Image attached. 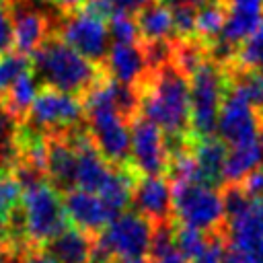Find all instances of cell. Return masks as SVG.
Returning a JSON list of instances; mask_svg holds the SVG:
<instances>
[{
	"label": "cell",
	"mask_w": 263,
	"mask_h": 263,
	"mask_svg": "<svg viewBox=\"0 0 263 263\" xmlns=\"http://www.w3.org/2000/svg\"><path fill=\"white\" fill-rule=\"evenodd\" d=\"M140 115L164 134L166 146L193 140L189 78L173 62L150 72L140 86Z\"/></svg>",
	"instance_id": "cell-1"
},
{
	"label": "cell",
	"mask_w": 263,
	"mask_h": 263,
	"mask_svg": "<svg viewBox=\"0 0 263 263\" xmlns=\"http://www.w3.org/2000/svg\"><path fill=\"white\" fill-rule=\"evenodd\" d=\"M31 72L41 86L80 99L107 78L101 66L72 49L55 31L31 53Z\"/></svg>",
	"instance_id": "cell-2"
},
{
	"label": "cell",
	"mask_w": 263,
	"mask_h": 263,
	"mask_svg": "<svg viewBox=\"0 0 263 263\" xmlns=\"http://www.w3.org/2000/svg\"><path fill=\"white\" fill-rule=\"evenodd\" d=\"M82 103L84 125L101 156L113 166L129 164V123L113 107L109 78L101 80L88 95H84Z\"/></svg>",
	"instance_id": "cell-3"
},
{
	"label": "cell",
	"mask_w": 263,
	"mask_h": 263,
	"mask_svg": "<svg viewBox=\"0 0 263 263\" xmlns=\"http://www.w3.org/2000/svg\"><path fill=\"white\" fill-rule=\"evenodd\" d=\"M154 224L138 212L115 216L99 234L90 263H111V259H140L150 253Z\"/></svg>",
	"instance_id": "cell-4"
},
{
	"label": "cell",
	"mask_w": 263,
	"mask_h": 263,
	"mask_svg": "<svg viewBox=\"0 0 263 263\" xmlns=\"http://www.w3.org/2000/svg\"><path fill=\"white\" fill-rule=\"evenodd\" d=\"M226 88H228V80L224 68L210 58L189 76L193 140H205L216 136L218 115L222 101L226 97Z\"/></svg>",
	"instance_id": "cell-5"
},
{
	"label": "cell",
	"mask_w": 263,
	"mask_h": 263,
	"mask_svg": "<svg viewBox=\"0 0 263 263\" xmlns=\"http://www.w3.org/2000/svg\"><path fill=\"white\" fill-rule=\"evenodd\" d=\"M18 210L23 216L25 236L33 247L45 245L70 226L64 210V197L49 181L23 191Z\"/></svg>",
	"instance_id": "cell-6"
},
{
	"label": "cell",
	"mask_w": 263,
	"mask_h": 263,
	"mask_svg": "<svg viewBox=\"0 0 263 263\" xmlns=\"http://www.w3.org/2000/svg\"><path fill=\"white\" fill-rule=\"evenodd\" d=\"M173 218L179 226L203 234L226 232L222 191L199 183L173 185Z\"/></svg>",
	"instance_id": "cell-7"
},
{
	"label": "cell",
	"mask_w": 263,
	"mask_h": 263,
	"mask_svg": "<svg viewBox=\"0 0 263 263\" xmlns=\"http://www.w3.org/2000/svg\"><path fill=\"white\" fill-rule=\"evenodd\" d=\"M41 134H60L84 125V103L80 97L41 86L25 121Z\"/></svg>",
	"instance_id": "cell-8"
},
{
	"label": "cell",
	"mask_w": 263,
	"mask_h": 263,
	"mask_svg": "<svg viewBox=\"0 0 263 263\" xmlns=\"http://www.w3.org/2000/svg\"><path fill=\"white\" fill-rule=\"evenodd\" d=\"M58 35L92 64L101 68L105 66L111 47V37H109L107 21H103L101 16H95L86 10H76L72 14H66L58 27Z\"/></svg>",
	"instance_id": "cell-9"
},
{
	"label": "cell",
	"mask_w": 263,
	"mask_h": 263,
	"mask_svg": "<svg viewBox=\"0 0 263 263\" xmlns=\"http://www.w3.org/2000/svg\"><path fill=\"white\" fill-rule=\"evenodd\" d=\"M129 164L140 177H166L168 171V146L164 134L142 115L129 125Z\"/></svg>",
	"instance_id": "cell-10"
},
{
	"label": "cell",
	"mask_w": 263,
	"mask_h": 263,
	"mask_svg": "<svg viewBox=\"0 0 263 263\" xmlns=\"http://www.w3.org/2000/svg\"><path fill=\"white\" fill-rule=\"evenodd\" d=\"M263 127V115L257 113L238 92L226 88V97L220 107L216 134L226 148H238L255 144Z\"/></svg>",
	"instance_id": "cell-11"
},
{
	"label": "cell",
	"mask_w": 263,
	"mask_h": 263,
	"mask_svg": "<svg viewBox=\"0 0 263 263\" xmlns=\"http://www.w3.org/2000/svg\"><path fill=\"white\" fill-rule=\"evenodd\" d=\"M10 21H12V39L14 49L31 55L55 29L51 18L35 6L31 0H8Z\"/></svg>",
	"instance_id": "cell-12"
},
{
	"label": "cell",
	"mask_w": 263,
	"mask_h": 263,
	"mask_svg": "<svg viewBox=\"0 0 263 263\" xmlns=\"http://www.w3.org/2000/svg\"><path fill=\"white\" fill-rule=\"evenodd\" d=\"M132 208L154 226L175 222L173 218V183L160 177H138L132 191Z\"/></svg>",
	"instance_id": "cell-13"
},
{
	"label": "cell",
	"mask_w": 263,
	"mask_h": 263,
	"mask_svg": "<svg viewBox=\"0 0 263 263\" xmlns=\"http://www.w3.org/2000/svg\"><path fill=\"white\" fill-rule=\"evenodd\" d=\"M103 70L111 80L136 88H140L152 72L142 43H111Z\"/></svg>",
	"instance_id": "cell-14"
},
{
	"label": "cell",
	"mask_w": 263,
	"mask_h": 263,
	"mask_svg": "<svg viewBox=\"0 0 263 263\" xmlns=\"http://www.w3.org/2000/svg\"><path fill=\"white\" fill-rule=\"evenodd\" d=\"M64 210L72 226L90 234H99L115 218L113 212L97 193L82 189H72L64 193Z\"/></svg>",
	"instance_id": "cell-15"
},
{
	"label": "cell",
	"mask_w": 263,
	"mask_h": 263,
	"mask_svg": "<svg viewBox=\"0 0 263 263\" xmlns=\"http://www.w3.org/2000/svg\"><path fill=\"white\" fill-rule=\"evenodd\" d=\"M47 154H45V175L47 181L60 191L68 193L76 189V166L78 156L70 144L66 132L47 134Z\"/></svg>",
	"instance_id": "cell-16"
},
{
	"label": "cell",
	"mask_w": 263,
	"mask_h": 263,
	"mask_svg": "<svg viewBox=\"0 0 263 263\" xmlns=\"http://www.w3.org/2000/svg\"><path fill=\"white\" fill-rule=\"evenodd\" d=\"M97 234L84 232L76 226H68L58 236L41 245V249L58 263H90L95 253Z\"/></svg>",
	"instance_id": "cell-17"
},
{
	"label": "cell",
	"mask_w": 263,
	"mask_h": 263,
	"mask_svg": "<svg viewBox=\"0 0 263 263\" xmlns=\"http://www.w3.org/2000/svg\"><path fill=\"white\" fill-rule=\"evenodd\" d=\"M263 25V4H230L224 29L216 41H222L234 49L240 47Z\"/></svg>",
	"instance_id": "cell-18"
},
{
	"label": "cell",
	"mask_w": 263,
	"mask_h": 263,
	"mask_svg": "<svg viewBox=\"0 0 263 263\" xmlns=\"http://www.w3.org/2000/svg\"><path fill=\"white\" fill-rule=\"evenodd\" d=\"M41 90L39 80L33 76V72L23 74L16 82H12L2 95H0V107L4 111V115L14 123L21 125L27 121L29 111L37 99Z\"/></svg>",
	"instance_id": "cell-19"
},
{
	"label": "cell",
	"mask_w": 263,
	"mask_h": 263,
	"mask_svg": "<svg viewBox=\"0 0 263 263\" xmlns=\"http://www.w3.org/2000/svg\"><path fill=\"white\" fill-rule=\"evenodd\" d=\"M228 148L220 138L193 140V156L201 175V183L208 187L220 189L224 185V164H226Z\"/></svg>",
	"instance_id": "cell-20"
},
{
	"label": "cell",
	"mask_w": 263,
	"mask_h": 263,
	"mask_svg": "<svg viewBox=\"0 0 263 263\" xmlns=\"http://www.w3.org/2000/svg\"><path fill=\"white\" fill-rule=\"evenodd\" d=\"M136 23L140 29V37L144 43L152 41H168L175 39L173 33V14L166 2L154 0L146 8L136 14Z\"/></svg>",
	"instance_id": "cell-21"
},
{
	"label": "cell",
	"mask_w": 263,
	"mask_h": 263,
	"mask_svg": "<svg viewBox=\"0 0 263 263\" xmlns=\"http://www.w3.org/2000/svg\"><path fill=\"white\" fill-rule=\"evenodd\" d=\"M230 4L226 0H208L203 6L197 8L195 18V39H199L203 45H212L226 23Z\"/></svg>",
	"instance_id": "cell-22"
},
{
	"label": "cell",
	"mask_w": 263,
	"mask_h": 263,
	"mask_svg": "<svg viewBox=\"0 0 263 263\" xmlns=\"http://www.w3.org/2000/svg\"><path fill=\"white\" fill-rule=\"evenodd\" d=\"M261 164V148L259 140L255 144L228 148L226 164H224V185L226 183H240L251 171Z\"/></svg>",
	"instance_id": "cell-23"
},
{
	"label": "cell",
	"mask_w": 263,
	"mask_h": 263,
	"mask_svg": "<svg viewBox=\"0 0 263 263\" xmlns=\"http://www.w3.org/2000/svg\"><path fill=\"white\" fill-rule=\"evenodd\" d=\"M150 2H154V0H88L80 10H86L95 16H101L103 21H107L111 16H117V14L136 16Z\"/></svg>",
	"instance_id": "cell-24"
},
{
	"label": "cell",
	"mask_w": 263,
	"mask_h": 263,
	"mask_svg": "<svg viewBox=\"0 0 263 263\" xmlns=\"http://www.w3.org/2000/svg\"><path fill=\"white\" fill-rule=\"evenodd\" d=\"M175 240H177V251L181 253V257L187 259L189 263H197L201 259V255L205 253V249L212 240V234H203L199 230L177 226Z\"/></svg>",
	"instance_id": "cell-25"
},
{
	"label": "cell",
	"mask_w": 263,
	"mask_h": 263,
	"mask_svg": "<svg viewBox=\"0 0 263 263\" xmlns=\"http://www.w3.org/2000/svg\"><path fill=\"white\" fill-rule=\"evenodd\" d=\"M27 72H31V55H25L16 49L4 51L0 55V95Z\"/></svg>",
	"instance_id": "cell-26"
},
{
	"label": "cell",
	"mask_w": 263,
	"mask_h": 263,
	"mask_svg": "<svg viewBox=\"0 0 263 263\" xmlns=\"http://www.w3.org/2000/svg\"><path fill=\"white\" fill-rule=\"evenodd\" d=\"M234 62L242 68L257 70V72L263 74V25L247 41L240 43Z\"/></svg>",
	"instance_id": "cell-27"
},
{
	"label": "cell",
	"mask_w": 263,
	"mask_h": 263,
	"mask_svg": "<svg viewBox=\"0 0 263 263\" xmlns=\"http://www.w3.org/2000/svg\"><path fill=\"white\" fill-rule=\"evenodd\" d=\"M107 27H109V37L113 43H142L136 16H129V14L111 16Z\"/></svg>",
	"instance_id": "cell-28"
},
{
	"label": "cell",
	"mask_w": 263,
	"mask_h": 263,
	"mask_svg": "<svg viewBox=\"0 0 263 263\" xmlns=\"http://www.w3.org/2000/svg\"><path fill=\"white\" fill-rule=\"evenodd\" d=\"M173 14V33L175 39H195V18L197 8L187 4H168Z\"/></svg>",
	"instance_id": "cell-29"
},
{
	"label": "cell",
	"mask_w": 263,
	"mask_h": 263,
	"mask_svg": "<svg viewBox=\"0 0 263 263\" xmlns=\"http://www.w3.org/2000/svg\"><path fill=\"white\" fill-rule=\"evenodd\" d=\"M18 199H21V187L16 185V181L8 171H2L0 173V218L8 216L10 210L18 203Z\"/></svg>",
	"instance_id": "cell-30"
},
{
	"label": "cell",
	"mask_w": 263,
	"mask_h": 263,
	"mask_svg": "<svg viewBox=\"0 0 263 263\" xmlns=\"http://www.w3.org/2000/svg\"><path fill=\"white\" fill-rule=\"evenodd\" d=\"M14 43L12 39V21H10V6L8 0H0V55L10 49Z\"/></svg>",
	"instance_id": "cell-31"
},
{
	"label": "cell",
	"mask_w": 263,
	"mask_h": 263,
	"mask_svg": "<svg viewBox=\"0 0 263 263\" xmlns=\"http://www.w3.org/2000/svg\"><path fill=\"white\" fill-rule=\"evenodd\" d=\"M238 185L251 199H263V164H259L255 171H251Z\"/></svg>",
	"instance_id": "cell-32"
},
{
	"label": "cell",
	"mask_w": 263,
	"mask_h": 263,
	"mask_svg": "<svg viewBox=\"0 0 263 263\" xmlns=\"http://www.w3.org/2000/svg\"><path fill=\"white\" fill-rule=\"evenodd\" d=\"M23 263H58V261L51 259L41 247H29L23 257Z\"/></svg>",
	"instance_id": "cell-33"
},
{
	"label": "cell",
	"mask_w": 263,
	"mask_h": 263,
	"mask_svg": "<svg viewBox=\"0 0 263 263\" xmlns=\"http://www.w3.org/2000/svg\"><path fill=\"white\" fill-rule=\"evenodd\" d=\"M47 2H51V4H55L58 8H60V12L66 16V14H72V12H76V10H80L88 0H47Z\"/></svg>",
	"instance_id": "cell-34"
},
{
	"label": "cell",
	"mask_w": 263,
	"mask_h": 263,
	"mask_svg": "<svg viewBox=\"0 0 263 263\" xmlns=\"http://www.w3.org/2000/svg\"><path fill=\"white\" fill-rule=\"evenodd\" d=\"M150 263H189V261L183 259L179 251H173V253L162 255V257H158V259H150Z\"/></svg>",
	"instance_id": "cell-35"
},
{
	"label": "cell",
	"mask_w": 263,
	"mask_h": 263,
	"mask_svg": "<svg viewBox=\"0 0 263 263\" xmlns=\"http://www.w3.org/2000/svg\"><path fill=\"white\" fill-rule=\"evenodd\" d=\"M8 121H10V119L4 115V111H2V107H0V148L10 142V140H6V123H8ZM10 123H12V121H10ZM12 125H14V123H12Z\"/></svg>",
	"instance_id": "cell-36"
},
{
	"label": "cell",
	"mask_w": 263,
	"mask_h": 263,
	"mask_svg": "<svg viewBox=\"0 0 263 263\" xmlns=\"http://www.w3.org/2000/svg\"><path fill=\"white\" fill-rule=\"evenodd\" d=\"M162 2H166V4H187V6L199 8V6H203L208 0H162Z\"/></svg>",
	"instance_id": "cell-37"
},
{
	"label": "cell",
	"mask_w": 263,
	"mask_h": 263,
	"mask_svg": "<svg viewBox=\"0 0 263 263\" xmlns=\"http://www.w3.org/2000/svg\"><path fill=\"white\" fill-rule=\"evenodd\" d=\"M111 263H150V259L140 257V259H111Z\"/></svg>",
	"instance_id": "cell-38"
},
{
	"label": "cell",
	"mask_w": 263,
	"mask_h": 263,
	"mask_svg": "<svg viewBox=\"0 0 263 263\" xmlns=\"http://www.w3.org/2000/svg\"><path fill=\"white\" fill-rule=\"evenodd\" d=\"M228 4H263V0H226Z\"/></svg>",
	"instance_id": "cell-39"
},
{
	"label": "cell",
	"mask_w": 263,
	"mask_h": 263,
	"mask_svg": "<svg viewBox=\"0 0 263 263\" xmlns=\"http://www.w3.org/2000/svg\"><path fill=\"white\" fill-rule=\"evenodd\" d=\"M259 148H261V164H263V127H261V134H259Z\"/></svg>",
	"instance_id": "cell-40"
},
{
	"label": "cell",
	"mask_w": 263,
	"mask_h": 263,
	"mask_svg": "<svg viewBox=\"0 0 263 263\" xmlns=\"http://www.w3.org/2000/svg\"><path fill=\"white\" fill-rule=\"evenodd\" d=\"M0 173H2V164H0Z\"/></svg>",
	"instance_id": "cell-41"
}]
</instances>
